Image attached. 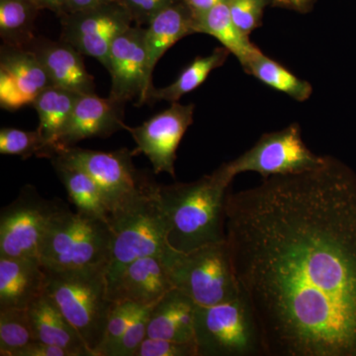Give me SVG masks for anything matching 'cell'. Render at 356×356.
<instances>
[{
  "instance_id": "cell-22",
  "label": "cell",
  "mask_w": 356,
  "mask_h": 356,
  "mask_svg": "<svg viewBox=\"0 0 356 356\" xmlns=\"http://www.w3.org/2000/svg\"><path fill=\"white\" fill-rule=\"evenodd\" d=\"M79 93L51 86L44 89L32 106L39 116V131L46 147V158L51 159L58 151V139L79 99Z\"/></svg>"
},
{
  "instance_id": "cell-39",
  "label": "cell",
  "mask_w": 356,
  "mask_h": 356,
  "mask_svg": "<svg viewBox=\"0 0 356 356\" xmlns=\"http://www.w3.org/2000/svg\"><path fill=\"white\" fill-rule=\"evenodd\" d=\"M40 10L47 9L57 13L58 16L64 13L65 0H32Z\"/></svg>"
},
{
  "instance_id": "cell-32",
  "label": "cell",
  "mask_w": 356,
  "mask_h": 356,
  "mask_svg": "<svg viewBox=\"0 0 356 356\" xmlns=\"http://www.w3.org/2000/svg\"><path fill=\"white\" fill-rule=\"evenodd\" d=\"M154 305L144 307L134 318L125 334L107 356H135L140 344L147 337L149 314Z\"/></svg>"
},
{
  "instance_id": "cell-3",
  "label": "cell",
  "mask_w": 356,
  "mask_h": 356,
  "mask_svg": "<svg viewBox=\"0 0 356 356\" xmlns=\"http://www.w3.org/2000/svg\"><path fill=\"white\" fill-rule=\"evenodd\" d=\"M44 267V266H43ZM107 266L44 268L46 292L91 353L97 356L114 302L110 298Z\"/></svg>"
},
{
  "instance_id": "cell-26",
  "label": "cell",
  "mask_w": 356,
  "mask_h": 356,
  "mask_svg": "<svg viewBox=\"0 0 356 356\" xmlns=\"http://www.w3.org/2000/svg\"><path fill=\"white\" fill-rule=\"evenodd\" d=\"M242 67L248 74L254 76L269 88L285 93L296 102H306L313 93L310 83L295 76L284 65L267 57L261 51L255 54Z\"/></svg>"
},
{
  "instance_id": "cell-21",
  "label": "cell",
  "mask_w": 356,
  "mask_h": 356,
  "mask_svg": "<svg viewBox=\"0 0 356 356\" xmlns=\"http://www.w3.org/2000/svg\"><path fill=\"white\" fill-rule=\"evenodd\" d=\"M192 34H196L193 14L182 0L173 2L149 20L146 27V47L152 76L165 51Z\"/></svg>"
},
{
  "instance_id": "cell-8",
  "label": "cell",
  "mask_w": 356,
  "mask_h": 356,
  "mask_svg": "<svg viewBox=\"0 0 356 356\" xmlns=\"http://www.w3.org/2000/svg\"><path fill=\"white\" fill-rule=\"evenodd\" d=\"M83 168L95 180L104 197L110 218L135 201L156 182L140 175L134 165V152L121 149L100 152L70 147L56 154Z\"/></svg>"
},
{
  "instance_id": "cell-2",
  "label": "cell",
  "mask_w": 356,
  "mask_h": 356,
  "mask_svg": "<svg viewBox=\"0 0 356 356\" xmlns=\"http://www.w3.org/2000/svg\"><path fill=\"white\" fill-rule=\"evenodd\" d=\"M232 181L220 166L196 181L159 185L172 250L188 252L225 241V205Z\"/></svg>"
},
{
  "instance_id": "cell-18",
  "label": "cell",
  "mask_w": 356,
  "mask_h": 356,
  "mask_svg": "<svg viewBox=\"0 0 356 356\" xmlns=\"http://www.w3.org/2000/svg\"><path fill=\"white\" fill-rule=\"evenodd\" d=\"M46 287V270L38 257H0V310L28 309Z\"/></svg>"
},
{
  "instance_id": "cell-20",
  "label": "cell",
  "mask_w": 356,
  "mask_h": 356,
  "mask_svg": "<svg viewBox=\"0 0 356 356\" xmlns=\"http://www.w3.org/2000/svg\"><path fill=\"white\" fill-rule=\"evenodd\" d=\"M28 312L35 341L60 346L74 356H95L48 293L37 299Z\"/></svg>"
},
{
  "instance_id": "cell-1",
  "label": "cell",
  "mask_w": 356,
  "mask_h": 356,
  "mask_svg": "<svg viewBox=\"0 0 356 356\" xmlns=\"http://www.w3.org/2000/svg\"><path fill=\"white\" fill-rule=\"evenodd\" d=\"M225 240L264 356H356V175L308 172L227 194Z\"/></svg>"
},
{
  "instance_id": "cell-25",
  "label": "cell",
  "mask_w": 356,
  "mask_h": 356,
  "mask_svg": "<svg viewBox=\"0 0 356 356\" xmlns=\"http://www.w3.org/2000/svg\"><path fill=\"white\" fill-rule=\"evenodd\" d=\"M225 47L215 49L210 55L196 58L170 86L161 88H153L149 92V102H178L182 96L199 88L207 79L213 70L222 67L229 56Z\"/></svg>"
},
{
  "instance_id": "cell-23",
  "label": "cell",
  "mask_w": 356,
  "mask_h": 356,
  "mask_svg": "<svg viewBox=\"0 0 356 356\" xmlns=\"http://www.w3.org/2000/svg\"><path fill=\"white\" fill-rule=\"evenodd\" d=\"M58 178L76 211L109 221V212L99 186L88 172L58 156L51 159Z\"/></svg>"
},
{
  "instance_id": "cell-5",
  "label": "cell",
  "mask_w": 356,
  "mask_h": 356,
  "mask_svg": "<svg viewBox=\"0 0 356 356\" xmlns=\"http://www.w3.org/2000/svg\"><path fill=\"white\" fill-rule=\"evenodd\" d=\"M159 184L110 218L113 231L111 254L106 268L109 288L136 259L149 255L168 257V225L159 202Z\"/></svg>"
},
{
  "instance_id": "cell-28",
  "label": "cell",
  "mask_w": 356,
  "mask_h": 356,
  "mask_svg": "<svg viewBox=\"0 0 356 356\" xmlns=\"http://www.w3.org/2000/svg\"><path fill=\"white\" fill-rule=\"evenodd\" d=\"M34 341L28 309L0 310V355L17 356L21 350Z\"/></svg>"
},
{
  "instance_id": "cell-34",
  "label": "cell",
  "mask_w": 356,
  "mask_h": 356,
  "mask_svg": "<svg viewBox=\"0 0 356 356\" xmlns=\"http://www.w3.org/2000/svg\"><path fill=\"white\" fill-rule=\"evenodd\" d=\"M136 25H147L159 11L177 0H122Z\"/></svg>"
},
{
  "instance_id": "cell-29",
  "label": "cell",
  "mask_w": 356,
  "mask_h": 356,
  "mask_svg": "<svg viewBox=\"0 0 356 356\" xmlns=\"http://www.w3.org/2000/svg\"><path fill=\"white\" fill-rule=\"evenodd\" d=\"M0 154L21 156L23 159L33 156L46 158V147L38 130L24 131L16 128L0 130Z\"/></svg>"
},
{
  "instance_id": "cell-30",
  "label": "cell",
  "mask_w": 356,
  "mask_h": 356,
  "mask_svg": "<svg viewBox=\"0 0 356 356\" xmlns=\"http://www.w3.org/2000/svg\"><path fill=\"white\" fill-rule=\"evenodd\" d=\"M144 307L133 303V302H114L110 313L106 332L102 346L98 350L97 356H107L112 348L120 341L126 330L136 317L140 309Z\"/></svg>"
},
{
  "instance_id": "cell-19",
  "label": "cell",
  "mask_w": 356,
  "mask_h": 356,
  "mask_svg": "<svg viewBox=\"0 0 356 356\" xmlns=\"http://www.w3.org/2000/svg\"><path fill=\"white\" fill-rule=\"evenodd\" d=\"M195 311V303L184 292L173 288L152 308L147 337L196 343Z\"/></svg>"
},
{
  "instance_id": "cell-15",
  "label": "cell",
  "mask_w": 356,
  "mask_h": 356,
  "mask_svg": "<svg viewBox=\"0 0 356 356\" xmlns=\"http://www.w3.org/2000/svg\"><path fill=\"white\" fill-rule=\"evenodd\" d=\"M124 106V103L110 96L103 98L95 93L79 96L58 139L57 154L81 140L110 137L125 128Z\"/></svg>"
},
{
  "instance_id": "cell-16",
  "label": "cell",
  "mask_w": 356,
  "mask_h": 356,
  "mask_svg": "<svg viewBox=\"0 0 356 356\" xmlns=\"http://www.w3.org/2000/svg\"><path fill=\"white\" fill-rule=\"evenodd\" d=\"M173 288L165 257L149 255L131 262L109 288V294L113 302L147 307L154 305Z\"/></svg>"
},
{
  "instance_id": "cell-12",
  "label": "cell",
  "mask_w": 356,
  "mask_h": 356,
  "mask_svg": "<svg viewBox=\"0 0 356 356\" xmlns=\"http://www.w3.org/2000/svg\"><path fill=\"white\" fill-rule=\"evenodd\" d=\"M111 74L110 97L124 104L137 99V104L149 102L154 88L147 62L146 28L131 26L114 39L107 67Z\"/></svg>"
},
{
  "instance_id": "cell-38",
  "label": "cell",
  "mask_w": 356,
  "mask_h": 356,
  "mask_svg": "<svg viewBox=\"0 0 356 356\" xmlns=\"http://www.w3.org/2000/svg\"><path fill=\"white\" fill-rule=\"evenodd\" d=\"M182 1L191 9L194 19H195V18L207 13L213 7L226 1V0H182Z\"/></svg>"
},
{
  "instance_id": "cell-10",
  "label": "cell",
  "mask_w": 356,
  "mask_h": 356,
  "mask_svg": "<svg viewBox=\"0 0 356 356\" xmlns=\"http://www.w3.org/2000/svg\"><path fill=\"white\" fill-rule=\"evenodd\" d=\"M60 204L26 185L0 214V257H38L40 243Z\"/></svg>"
},
{
  "instance_id": "cell-37",
  "label": "cell",
  "mask_w": 356,
  "mask_h": 356,
  "mask_svg": "<svg viewBox=\"0 0 356 356\" xmlns=\"http://www.w3.org/2000/svg\"><path fill=\"white\" fill-rule=\"evenodd\" d=\"M111 0H65L64 13H79L95 8ZM62 14V15H63Z\"/></svg>"
},
{
  "instance_id": "cell-35",
  "label": "cell",
  "mask_w": 356,
  "mask_h": 356,
  "mask_svg": "<svg viewBox=\"0 0 356 356\" xmlns=\"http://www.w3.org/2000/svg\"><path fill=\"white\" fill-rule=\"evenodd\" d=\"M17 356H74L70 351L55 346L34 341L18 353Z\"/></svg>"
},
{
  "instance_id": "cell-9",
  "label": "cell",
  "mask_w": 356,
  "mask_h": 356,
  "mask_svg": "<svg viewBox=\"0 0 356 356\" xmlns=\"http://www.w3.org/2000/svg\"><path fill=\"white\" fill-rule=\"evenodd\" d=\"M325 156L307 147L301 127L293 123L282 130L264 134L250 149L221 166L231 179L248 172L259 173L264 179L314 170L324 163Z\"/></svg>"
},
{
  "instance_id": "cell-24",
  "label": "cell",
  "mask_w": 356,
  "mask_h": 356,
  "mask_svg": "<svg viewBox=\"0 0 356 356\" xmlns=\"http://www.w3.org/2000/svg\"><path fill=\"white\" fill-rule=\"evenodd\" d=\"M194 27L196 34L201 33L216 38L222 47L238 58L242 67L261 51L252 43L250 36L243 34L236 27L226 1L213 7L200 17L195 18Z\"/></svg>"
},
{
  "instance_id": "cell-14",
  "label": "cell",
  "mask_w": 356,
  "mask_h": 356,
  "mask_svg": "<svg viewBox=\"0 0 356 356\" xmlns=\"http://www.w3.org/2000/svg\"><path fill=\"white\" fill-rule=\"evenodd\" d=\"M53 86L39 58L28 48L2 44L0 49V105L16 111L33 105L40 93Z\"/></svg>"
},
{
  "instance_id": "cell-36",
  "label": "cell",
  "mask_w": 356,
  "mask_h": 356,
  "mask_svg": "<svg viewBox=\"0 0 356 356\" xmlns=\"http://www.w3.org/2000/svg\"><path fill=\"white\" fill-rule=\"evenodd\" d=\"M316 1L317 0H273V7L306 14L313 10Z\"/></svg>"
},
{
  "instance_id": "cell-13",
  "label": "cell",
  "mask_w": 356,
  "mask_h": 356,
  "mask_svg": "<svg viewBox=\"0 0 356 356\" xmlns=\"http://www.w3.org/2000/svg\"><path fill=\"white\" fill-rule=\"evenodd\" d=\"M194 104L172 103V106L154 115L138 127L125 130L135 140L134 154H144L151 161L154 172H166L175 177L177 151L187 129L193 123Z\"/></svg>"
},
{
  "instance_id": "cell-7",
  "label": "cell",
  "mask_w": 356,
  "mask_h": 356,
  "mask_svg": "<svg viewBox=\"0 0 356 356\" xmlns=\"http://www.w3.org/2000/svg\"><path fill=\"white\" fill-rule=\"evenodd\" d=\"M198 356L261 355L254 317L241 295L217 305L196 306Z\"/></svg>"
},
{
  "instance_id": "cell-27",
  "label": "cell",
  "mask_w": 356,
  "mask_h": 356,
  "mask_svg": "<svg viewBox=\"0 0 356 356\" xmlns=\"http://www.w3.org/2000/svg\"><path fill=\"white\" fill-rule=\"evenodd\" d=\"M39 11L32 0H0V36L3 44L27 48L36 38L35 21Z\"/></svg>"
},
{
  "instance_id": "cell-11",
  "label": "cell",
  "mask_w": 356,
  "mask_h": 356,
  "mask_svg": "<svg viewBox=\"0 0 356 356\" xmlns=\"http://www.w3.org/2000/svg\"><path fill=\"white\" fill-rule=\"evenodd\" d=\"M60 40L74 46L84 56L96 58L107 70L114 39L133 24L122 0H111L95 8L60 16Z\"/></svg>"
},
{
  "instance_id": "cell-31",
  "label": "cell",
  "mask_w": 356,
  "mask_h": 356,
  "mask_svg": "<svg viewBox=\"0 0 356 356\" xmlns=\"http://www.w3.org/2000/svg\"><path fill=\"white\" fill-rule=\"evenodd\" d=\"M226 3L236 27L250 36L261 27L264 10L273 6V0H226Z\"/></svg>"
},
{
  "instance_id": "cell-4",
  "label": "cell",
  "mask_w": 356,
  "mask_h": 356,
  "mask_svg": "<svg viewBox=\"0 0 356 356\" xmlns=\"http://www.w3.org/2000/svg\"><path fill=\"white\" fill-rule=\"evenodd\" d=\"M110 222L60 207L47 226L38 259L47 269L107 266L111 254Z\"/></svg>"
},
{
  "instance_id": "cell-6",
  "label": "cell",
  "mask_w": 356,
  "mask_h": 356,
  "mask_svg": "<svg viewBox=\"0 0 356 356\" xmlns=\"http://www.w3.org/2000/svg\"><path fill=\"white\" fill-rule=\"evenodd\" d=\"M165 259L173 286L196 306L217 305L240 295L226 240L188 252L175 250Z\"/></svg>"
},
{
  "instance_id": "cell-33",
  "label": "cell",
  "mask_w": 356,
  "mask_h": 356,
  "mask_svg": "<svg viewBox=\"0 0 356 356\" xmlns=\"http://www.w3.org/2000/svg\"><path fill=\"white\" fill-rule=\"evenodd\" d=\"M135 356H198V353L194 343H177L147 337Z\"/></svg>"
},
{
  "instance_id": "cell-17",
  "label": "cell",
  "mask_w": 356,
  "mask_h": 356,
  "mask_svg": "<svg viewBox=\"0 0 356 356\" xmlns=\"http://www.w3.org/2000/svg\"><path fill=\"white\" fill-rule=\"evenodd\" d=\"M48 72L53 86L79 95L95 93V79L86 70L83 54L67 42L35 38L27 47Z\"/></svg>"
}]
</instances>
